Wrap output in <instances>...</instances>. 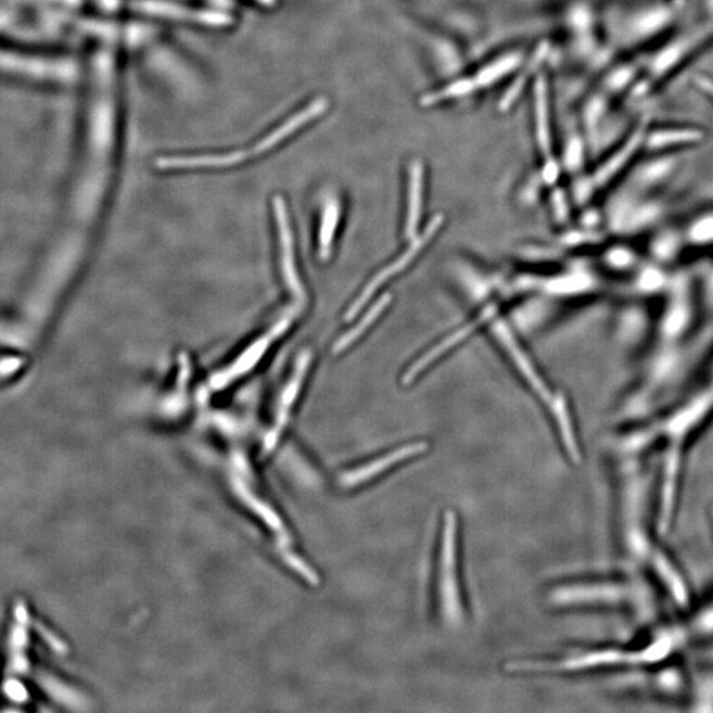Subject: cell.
I'll return each instance as SVG.
<instances>
[{"label":"cell","instance_id":"6da1fadb","mask_svg":"<svg viewBox=\"0 0 713 713\" xmlns=\"http://www.w3.org/2000/svg\"><path fill=\"white\" fill-rule=\"evenodd\" d=\"M685 642V633L678 627H663L637 648H600L577 651L557 661L518 662L510 669L515 672L577 673L599 669H650L673 658Z\"/></svg>","mask_w":713,"mask_h":713},{"label":"cell","instance_id":"7a4b0ae2","mask_svg":"<svg viewBox=\"0 0 713 713\" xmlns=\"http://www.w3.org/2000/svg\"><path fill=\"white\" fill-rule=\"evenodd\" d=\"M328 100L319 97L272 126L265 136L254 140V144L250 148L246 145V148L217 152V154L163 156L157 158L156 167L162 170H193L227 169L241 166L243 163L252 162L254 158L268 155L282 148L298 132L321 118L328 112Z\"/></svg>","mask_w":713,"mask_h":713},{"label":"cell","instance_id":"3957f363","mask_svg":"<svg viewBox=\"0 0 713 713\" xmlns=\"http://www.w3.org/2000/svg\"><path fill=\"white\" fill-rule=\"evenodd\" d=\"M617 492L620 548L632 566H642L655 544L649 523L650 481L639 457L623 456Z\"/></svg>","mask_w":713,"mask_h":713},{"label":"cell","instance_id":"277c9868","mask_svg":"<svg viewBox=\"0 0 713 713\" xmlns=\"http://www.w3.org/2000/svg\"><path fill=\"white\" fill-rule=\"evenodd\" d=\"M644 587L633 577L566 583L551 590L550 601L558 607H623L641 612L648 604Z\"/></svg>","mask_w":713,"mask_h":713},{"label":"cell","instance_id":"5b68a950","mask_svg":"<svg viewBox=\"0 0 713 713\" xmlns=\"http://www.w3.org/2000/svg\"><path fill=\"white\" fill-rule=\"evenodd\" d=\"M437 596L444 623L459 626L464 620V604L457 570V517L454 510H447L443 517Z\"/></svg>","mask_w":713,"mask_h":713},{"label":"cell","instance_id":"8992f818","mask_svg":"<svg viewBox=\"0 0 713 713\" xmlns=\"http://www.w3.org/2000/svg\"><path fill=\"white\" fill-rule=\"evenodd\" d=\"M443 221V216H435L432 218L429 227H426L422 233L412 238L410 245H408L405 252L392 262V264L382 268V271L378 272L377 276L370 280L367 288L362 290L361 294L357 296L356 301L353 302L349 309H347V320L353 319L359 310L367 306L370 298L375 295V292H378L382 285H385L390 279L404 272L406 268L418 258V255L423 252V249L429 245L432 238H434L437 231L441 230Z\"/></svg>","mask_w":713,"mask_h":713},{"label":"cell","instance_id":"52a82bcc","mask_svg":"<svg viewBox=\"0 0 713 713\" xmlns=\"http://www.w3.org/2000/svg\"><path fill=\"white\" fill-rule=\"evenodd\" d=\"M521 61V54H506V56L484 66V68L475 73L474 76L462 78L460 81L447 85L446 88L425 94L422 97V100H420V103H422V106L429 107L436 105L438 102L472 94L479 89L491 87V85L496 84L499 79L508 76L510 72L517 69L518 66H520Z\"/></svg>","mask_w":713,"mask_h":713},{"label":"cell","instance_id":"ba28073f","mask_svg":"<svg viewBox=\"0 0 713 713\" xmlns=\"http://www.w3.org/2000/svg\"><path fill=\"white\" fill-rule=\"evenodd\" d=\"M426 449H429V444L425 442L404 444V446L390 450L385 455L378 456L377 459L364 462V464L352 468L349 471L341 474L340 484L345 489H355V487L368 484L371 480L380 478L389 469L399 466L402 462L412 459V457L424 454Z\"/></svg>","mask_w":713,"mask_h":713},{"label":"cell","instance_id":"9c48e42d","mask_svg":"<svg viewBox=\"0 0 713 713\" xmlns=\"http://www.w3.org/2000/svg\"><path fill=\"white\" fill-rule=\"evenodd\" d=\"M660 583L664 593H666L674 604L679 609L690 607L691 593L688 588L684 572L679 569L674 559L663 550L662 547L654 545L651 548L648 560L645 563Z\"/></svg>","mask_w":713,"mask_h":713},{"label":"cell","instance_id":"30bf717a","mask_svg":"<svg viewBox=\"0 0 713 713\" xmlns=\"http://www.w3.org/2000/svg\"><path fill=\"white\" fill-rule=\"evenodd\" d=\"M493 332H495L498 343L505 347L511 361L514 362L517 370L525 378L527 385L533 389V392L538 395L539 399L546 402V404H550L553 398L551 390L542 380L538 370L535 369L532 359L529 358L525 351L522 349L520 343L514 338V334L511 333L509 326L504 320H498L493 326Z\"/></svg>","mask_w":713,"mask_h":713},{"label":"cell","instance_id":"8fae6325","mask_svg":"<svg viewBox=\"0 0 713 713\" xmlns=\"http://www.w3.org/2000/svg\"><path fill=\"white\" fill-rule=\"evenodd\" d=\"M289 327L290 320L280 321L270 332H267L264 336L254 341V343L250 345L228 369L219 371L217 375L213 377L212 386L215 389H221L229 385V383L237 380V378L245 375L247 371L252 370L255 365L260 361L262 357L266 355V352L270 349L273 341L278 340L285 331H288Z\"/></svg>","mask_w":713,"mask_h":713},{"label":"cell","instance_id":"7c38bea8","mask_svg":"<svg viewBox=\"0 0 713 713\" xmlns=\"http://www.w3.org/2000/svg\"><path fill=\"white\" fill-rule=\"evenodd\" d=\"M496 313L497 304H491V306H487L483 313L475 317L473 321L469 322V324L457 329V331L450 334V336L444 339L441 344L432 347V349L426 352L424 356L417 359V361L408 368L404 375V383L407 385V383H411L416 380L420 373H423L425 369H429L438 358H442L447 352L455 349V347L460 345L462 341L472 336V334L478 331L481 326H484L486 321L492 320Z\"/></svg>","mask_w":713,"mask_h":713},{"label":"cell","instance_id":"4fadbf2b","mask_svg":"<svg viewBox=\"0 0 713 713\" xmlns=\"http://www.w3.org/2000/svg\"><path fill=\"white\" fill-rule=\"evenodd\" d=\"M310 359H313V355H310V352L308 351L302 353L297 358L294 373H292L291 380L283 390L282 399H280L277 410L276 423H273L270 435L267 437V449H272V447L276 446L279 436L282 435L284 426L289 422L292 408H294L297 396L301 394L304 380H306Z\"/></svg>","mask_w":713,"mask_h":713},{"label":"cell","instance_id":"5bb4252c","mask_svg":"<svg viewBox=\"0 0 713 713\" xmlns=\"http://www.w3.org/2000/svg\"><path fill=\"white\" fill-rule=\"evenodd\" d=\"M648 124L644 122L636 130L631 133L626 142L614 152L612 156L607 158V162L596 170L594 178L589 181L590 188H601L607 182L613 180L617 174L623 170L632 158L636 156L637 151L645 145L646 133H648Z\"/></svg>","mask_w":713,"mask_h":713},{"label":"cell","instance_id":"9a60e30c","mask_svg":"<svg viewBox=\"0 0 713 713\" xmlns=\"http://www.w3.org/2000/svg\"><path fill=\"white\" fill-rule=\"evenodd\" d=\"M273 211H276L280 241H282V266L284 280L285 283H288L289 289L294 292L296 296L302 297L304 295V289L296 271L294 245H292V231L290 229L288 208H285V204L282 198H277L273 200Z\"/></svg>","mask_w":713,"mask_h":713},{"label":"cell","instance_id":"2e32d148","mask_svg":"<svg viewBox=\"0 0 713 713\" xmlns=\"http://www.w3.org/2000/svg\"><path fill=\"white\" fill-rule=\"evenodd\" d=\"M673 21V11L664 5L639 10L629 20V36L634 41L654 38Z\"/></svg>","mask_w":713,"mask_h":713},{"label":"cell","instance_id":"e0dca14e","mask_svg":"<svg viewBox=\"0 0 713 713\" xmlns=\"http://www.w3.org/2000/svg\"><path fill=\"white\" fill-rule=\"evenodd\" d=\"M548 406H550L551 416L555 422H557L559 435L562 438L566 455H569L574 464H581L582 449L577 443L574 423H572L570 408L566 405L564 396L562 394L553 395Z\"/></svg>","mask_w":713,"mask_h":713},{"label":"cell","instance_id":"ac0fdd59","mask_svg":"<svg viewBox=\"0 0 713 713\" xmlns=\"http://www.w3.org/2000/svg\"><path fill=\"white\" fill-rule=\"evenodd\" d=\"M423 180L424 169L422 163L413 162L410 167V178H408V206L405 227V234L410 240L418 235L420 219H422Z\"/></svg>","mask_w":713,"mask_h":713},{"label":"cell","instance_id":"d6986e66","mask_svg":"<svg viewBox=\"0 0 713 713\" xmlns=\"http://www.w3.org/2000/svg\"><path fill=\"white\" fill-rule=\"evenodd\" d=\"M703 139V132L691 127H670L648 131L645 145L654 151H667L692 145Z\"/></svg>","mask_w":713,"mask_h":713},{"label":"cell","instance_id":"ffe728a7","mask_svg":"<svg viewBox=\"0 0 713 713\" xmlns=\"http://www.w3.org/2000/svg\"><path fill=\"white\" fill-rule=\"evenodd\" d=\"M390 304H392V295H383L380 298H377V301L367 309V313H364L357 324L353 326L349 331L345 332L343 336L336 341V344H334L333 347L334 355H340V353L349 349L356 341L361 339L365 332L373 327L377 320L380 319L383 313H385Z\"/></svg>","mask_w":713,"mask_h":713},{"label":"cell","instance_id":"44dd1931","mask_svg":"<svg viewBox=\"0 0 713 713\" xmlns=\"http://www.w3.org/2000/svg\"><path fill=\"white\" fill-rule=\"evenodd\" d=\"M536 138L545 155L551 151L550 109L546 77L539 76L535 84Z\"/></svg>","mask_w":713,"mask_h":713},{"label":"cell","instance_id":"7402d4cb","mask_svg":"<svg viewBox=\"0 0 713 713\" xmlns=\"http://www.w3.org/2000/svg\"><path fill=\"white\" fill-rule=\"evenodd\" d=\"M698 38V35L684 36V38L674 40L664 47L662 51L655 54L653 63H651L650 68L653 75L661 77L672 71L687 56Z\"/></svg>","mask_w":713,"mask_h":713},{"label":"cell","instance_id":"603a6c76","mask_svg":"<svg viewBox=\"0 0 713 713\" xmlns=\"http://www.w3.org/2000/svg\"><path fill=\"white\" fill-rule=\"evenodd\" d=\"M340 222V204L338 201H329L326 206L324 215H322V221L319 233V252L320 258L328 259L329 255L332 253V245L334 240V234L339 228Z\"/></svg>","mask_w":713,"mask_h":713},{"label":"cell","instance_id":"cb8c5ba5","mask_svg":"<svg viewBox=\"0 0 713 713\" xmlns=\"http://www.w3.org/2000/svg\"><path fill=\"white\" fill-rule=\"evenodd\" d=\"M547 51H548V46L545 42V44H542L538 48V51H536L535 56L533 58L534 60L530 61V63L526 66V69H523L521 75L518 76V78L515 79V82L511 85V87L508 90V93L504 96V99L501 100V105H499V107H501L502 110H508L511 105H513L514 101L518 99V96L521 94L523 87H525L530 73H532L533 69H535L536 66H538L542 63V61H544Z\"/></svg>","mask_w":713,"mask_h":713},{"label":"cell","instance_id":"d4e9b609","mask_svg":"<svg viewBox=\"0 0 713 713\" xmlns=\"http://www.w3.org/2000/svg\"><path fill=\"white\" fill-rule=\"evenodd\" d=\"M690 629L698 636H713V600L693 614Z\"/></svg>","mask_w":713,"mask_h":713},{"label":"cell","instance_id":"484cf974","mask_svg":"<svg viewBox=\"0 0 713 713\" xmlns=\"http://www.w3.org/2000/svg\"><path fill=\"white\" fill-rule=\"evenodd\" d=\"M636 68L633 66H621L617 71L612 73L611 78H609V88L619 91L623 90L633 82L634 77H636Z\"/></svg>","mask_w":713,"mask_h":713},{"label":"cell","instance_id":"4316f807","mask_svg":"<svg viewBox=\"0 0 713 713\" xmlns=\"http://www.w3.org/2000/svg\"><path fill=\"white\" fill-rule=\"evenodd\" d=\"M695 81H697L698 87L702 89L704 93L711 96L713 99V81L711 78L700 76L695 78Z\"/></svg>","mask_w":713,"mask_h":713},{"label":"cell","instance_id":"83f0119b","mask_svg":"<svg viewBox=\"0 0 713 713\" xmlns=\"http://www.w3.org/2000/svg\"><path fill=\"white\" fill-rule=\"evenodd\" d=\"M706 658L713 662V642L710 645V648L705 651Z\"/></svg>","mask_w":713,"mask_h":713},{"label":"cell","instance_id":"f1b7e54d","mask_svg":"<svg viewBox=\"0 0 713 713\" xmlns=\"http://www.w3.org/2000/svg\"><path fill=\"white\" fill-rule=\"evenodd\" d=\"M709 9L713 14V0H709Z\"/></svg>","mask_w":713,"mask_h":713},{"label":"cell","instance_id":"f546056e","mask_svg":"<svg viewBox=\"0 0 713 713\" xmlns=\"http://www.w3.org/2000/svg\"><path fill=\"white\" fill-rule=\"evenodd\" d=\"M676 2H682V0H676Z\"/></svg>","mask_w":713,"mask_h":713}]
</instances>
